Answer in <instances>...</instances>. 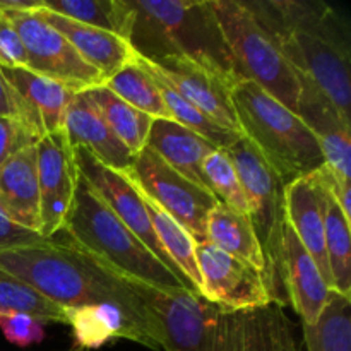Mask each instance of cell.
<instances>
[{
  "mask_svg": "<svg viewBox=\"0 0 351 351\" xmlns=\"http://www.w3.org/2000/svg\"><path fill=\"white\" fill-rule=\"evenodd\" d=\"M158 328L165 351H302L283 305L226 311L189 290L130 281Z\"/></svg>",
  "mask_w": 351,
  "mask_h": 351,
  "instance_id": "cell-1",
  "label": "cell"
},
{
  "mask_svg": "<svg viewBox=\"0 0 351 351\" xmlns=\"http://www.w3.org/2000/svg\"><path fill=\"white\" fill-rule=\"evenodd\" d=\"M0 271L33 287L38 293L64 308L115 305L139 335L143 346L161 350L154 319L129 280L119 276L74 245L43 243L0 252Z\"/></svg>",
  "mask_w": 351,
  "mask_h": 351,
  "instance_id": "cell-2",
  "label": "cell"
},
{
  "mask_svg": "<svg viewBox=\"0 0 351 351\" xmlns=\"http://www.w3.org/2000/svg\"><path fill=\"white\" fill-rule=\"evenodd\" d=\"M242 3L273 34L298 77L312 82L350 119L351 50L348 27L341 16L322 2L245 0Z\"/></svg>",
  "mask_w": 351,
  "mask_h": 351,
  "instance_id": "cell-3",
  "label": "cell"
},
{
  "mask_svg": "<svg viewBox=\"0 0 351 351\" xmlns=\"http://www.w3.org/2000/svg\"><path fill=\"white\" fill-rule=\"evenodd\" d=\"M129 9L125 41L137 58L146 62L167 57L187 58L230 86L237 74L211 0H125Z\"/></svg>",
  "mask_w": 351,
  "mask_h": 351,
  "instance_id": "cell-4",
  "label": "cell"
},
{
  "mask_svg": "<svg viewBox=\"0 0 351 351\" xmlns=\"http://www.w3.org/2000/svg\"><path fill=\"white\" fill-rule=\"evenodd\" d=\"M62 230L71 239V245L125 280L158 290L194 291L110 211L81 175L75 185L71 213Z\"/></svg>",
  "mask_w": 351,
  "mask_h": 351,
  "instance_id": "cell-5",
  "label": "cell"
},
{
  "mask_svg": "<svg viewBox=\"0 0 351 351\" xmlns=\"http://www.w3.org/2000/svg\"><path fill=\"white\" fill-rule=\"evenodd\" d=\"M230 96L240 134L287 184L324 165L317 139L293 110L252 81L233 84Z\"/></svg>",
  "mask_w": 351,
  "mask_h": 351,
  "instance_id": "cell-6",
  "label": "cell"
},
{
  "mask_svg": "<svg viewBox=\"0 0 351 351\" xmlns=\"http://www.w3.org/2000/svg\"><path fill=\"white\" fill-rule=\"evenodd\" d=\"M225 151L228 153L245 192L249 219L264 256V283L271 300L285 307L288 300L285 293L281 249L287 226V182L266 163L259 151L243 136Z\"/></svg>",
  "mask_w": 351,
  "mask_h": 351,
  "instance_id": "cell-7",
  "label": "cell"
},
{
  "mask_svg": "<svg viewBox=\"0 0 351 351\" xmlns=\"http://www.w3.org/2000/svg\"><path fill=\"white\" fill-rule=\"evenodd\" d=\"M211 7L239 77L242 81H252L295 112L300 81L290 62L281 53L273 34L242 2L211 0Z\"/></svg>",
  "mask_w": 351,
  "mask_h": 351,
  "instance_id": "cell-8",
  "label": "cell"
},
{
  "mask_svg": "<svg viewBox=\"0 0 351 351\" xmlns=\"http://www.w3.org/2000/svg\"><path fill=\"white\" fill-rule=\"evenodd\" d=\"M122 175L129 178L143 197L187 230L195 243L208 240V216L219 204L211 192L177 173L149 147L139 151L129 170Z\"/></svg>",
  "mask_w": 351,
  "mask_h": 351,
  "instance_id": "cell-9",
  "label": "cell"
},
{
  "mask_svg": "<svg viewBox=\"0 0 351 351\" xmlns=\"http://www.w3.org/2000/svg\"><path fill=\"white\" fill-rule=\"evenodd\" d=\"M23 40L27 71L57 81L74 91L105 84V77L88 64L57 29L45 24L34 12H7Z\"/></svg>",
  "mask_w": 351,
  "mask_h": 351,
  "instance_id": "cell-10",
  "label": "cell"
},
{
  "mask_svg": "<svg viewBox=\"0 0 351 351\" xmlns=\"http://www.w3.org/2000/svg\"><path fill=\"white\" fill-rule=\"evenodd\" d=\"M74 153L75 167H77L79 175L91 185L93 191L98 194V197L105 202L110 208V211L171 271L177 274L180 280H184L189 287L194 290L187 278L175 267V264L168 259L165 254L163 247L160 245L156 233H154L153 225H151L149 215L146 211V204H144L143 195L137 192L129 182L125 175L120 171L112 170V168L105 167L101 161L96 160L88 149L81 146L72 147ZM195 291V290H194Z\"/></svg>",
  "mask_w": 351,
  "mask_h": 351,
  "instance_id": "cell-11",
  "label": "cell"
},
{
  "mask_svg": "<svg viewBox=\"0 0 351 351\" xmlns=\"http://www.w3.org/2000/svg\"><path fill=\"white\" fill-rule=\"evenodd\" d=\"M201 297L226 311L257 308L271 304L264 276L250 264L223 252L209 242L195 245Z\"/></svg>",
  "mask_w": 351,
  "mask_h": 351,
  "instance_id": "cell-12",
  "label": "cell"
},
{
  "mask_svg": "<svg viewBox=\"0 0 351 351\" xmlns=\"http://www.w3.org/2000/svg\"><path fill=\"white\" fill-rule=\"evenodd\" d=\"M40 185V237L51 240L62 232L74 202L79 171L64 130L47 134L36 143Z\"/></svg>",
  "mask_w": 351,
  "mask_h": 351,
  "instance_id": "cell-13",
  "label": "cell"
},
{
  "mask_svg": "<svg viewBox=\"0 0 351 351\" xmlns=\"http://www.w3.org/2000/svg\"><path fill=\"white\" fill-rule=\"evenodd\" d=\"M136 60L147 74L170 86L175 93L187 99L206 117L215 120L218 125L240 132L230 96L232 86L228 82L187 58L167 57L156 64L143 58Z\"/></svg>",
  "mask_w": 351,
  "mask_h": 351,
  "instance_id": "cell-14",
  "label": "cell"
},
{
  "mask_svg": "<svg viewBox=\"0 0 351 351\" xmlns=\"http://www.w3.org/2000/svg\"><path fill=\"white\" fill-rule=\"evenodd\" d=\"M64 132L71 147H84L112 170L125 173L132 165L134 154L110 129L88 89L75 93L71 105L67 106Z\"/></svg>",
  "mask_w": 351,
  "mask_h": 351,
  "instance_id": "cell-15",
  "label": "cell"
},
{
  "mask_svg": "<svg viewBox=\"0 0 351 351\" xmlns=\"http://www.w3.org/2000/svg\"><path fill=\"white\" fill-rule=\"evenodd\" d=\"M283 283L288 304L300 315L302 324L314 326L329 300V288L311 254L287 223L283 233Z\"/></svg>",
  "mask_w": 351,
  "mask_h": 351,
  "instance_id": "cell-16",
  "label": "cell"
},
{
  "mask_svg": "<svg viewBox=\"0 0 351 351\" xmlns=\"http://www.w3.org/2000/svg\"><path fill=\"white\" fill-rule=\"evenodd\" d=\"M10 88L19 96L26 113V125L43 137L64 130L67 106L77 91L24 67H2Z\"/></svg>",
  "mask_w": 351,
  "mask_h": 351,
  "instance_id": "cell-17",
  "label": "cell"
},
{
  "mask_svg": "<svg viewBox=\"0 0 351 351\" xmlns=\"http://www.w3.org/2000/svg\"><path fill=\"white\" fill-rule=\"evenodd\" d=\"M33 12L45 24L51 26L62 36L67 38L69 43L77 50V53L91 67H95L105 77V81L112 77L113 74H117L120 69L136 60V53L122 36H117L108 31L99 29V27L75 23V21L58 16L51 10L43 9V7L33 10Z\"/></svg>",
  "mask_w": 351,
  "mask_h": 351,
  "instance_id": "cell-18",
  "label": "cell"
},
{
  "mask_svg": "<svg viewBox=\"0 0 351 351\" xmlns=\"http://www.w3.org/2000/svg\"><path fill=\"white\" fill-rule=\"evenodd\" d=\"M0 206L14 223L40 235L36 144L17 151L0 167Z\"/></svg>",
  "mask_w": 351,
  "mask_h": 351,
  "instance_id": "cell-19",
  "label": "cell"
},
{
  "mask_svg": "<svg viewBox=\"0 0 351 351\" xmlns=\"http://www.w3.org/2000/svg\"><path fill=\"white\" fill-rule=\"evenodd\" d=\"M285 213H287V223L298 237L304 249L315 261L326 285L332 291L328 254H326L322 204L317 185L311 175L288 182L285 187Z\"/></svg>",
  "mask_w": 351,
  "mask_h": 351,
  "instance_id": "cell-20",
  "label": "cell"
},
{
  "mask_svg": "<svg viewBox=\"0 0 351 351\" xmlns=\"http://www.w3.org/2000/svg\"><path fill=\"white\" fill-rule=\"evenodd\" d=\"M146 147L154 151L168 167L173 168L182 177L209 191L208 180L202 171V161L208 154L218 149L215 144L202 139L201 136L173 120L153 119Z\"/></svg>",
  "mask_w": 351,
  "mask_h": 351,
  "instance_id": "cell-21",
  "label": "cell"
},
{
  "mask_svg": "<svg viewBox=\"0 0 351 351\" xmlns=\"http://www.w3.org/2000/svg\"><path fill=\"white\" fill-rule=\"evenodd\" d=\"M206 237V242L264 273L263 250L254 233L249 215L235 211L219 202L209 213Z\"/></svg>",
  "mask_w": 351,
  "mask_h": 351,
  "instance_id": "cell-22",
  "label": "cell"
},
{
  "mask_svg": "<svg viewBox=\"0 0 351 351\" xmlns=\"http://www.w3.org/2000/svg\"><path fill=\"white\" fill-rule=\"evenodd\" d=\"M324 216L326 254H328L329 273H331L332 291L351 298V221L345 218L341 208L331 192L315 180Z\"/></svg>",
  "mask_w": 351,
  "mask_h": 351,
  "instance_id": "cell-23",
  "label": "cell"
},
{
  "mask_svg": "<svg viewBox=\"0 0 351 351\" xmlns=\"http://www.w3.org/2000/svg\"><path fill=\"white\" fill-rule=\"evenodd\" d=\"M67 324H71L72 328L75 348L86 351L96 350L119 338L143 345L139 335L134 331L125 315L115 305L99 304L69 308Z\"/></svg>",
  "mask_w": 351,
  "mask_h": 351,
  "instance_id": "cell-24",
  "label": "cell"
},
{
  "mask_svg": "<svg viewBox=\"0 0 351 351\" xmlns=\"http://www.w3.org/2000/svg\"><path fill=\"white\" fill-rule=\"evenodd\" d=\"M88 93L99 108V112L103 113L110 129L125 144L127 149L134 156L139 151H143L146 147V141L147 136H149L153 119L146 115V113L136 110L134 106H130L123 99H120L119 96L113 95L103 84L88 89Z\"/></svg>",
  "mask_w": 351,
  "mask_h": 351,
  "instance_id": "cell-25",
  "label": "cell"
},
{
  "mask_svg": "<svg viewBox=\"0 0 351 351\" xmlns=\"http://www.w3.org/2000/svg\"><path fill=\"white\" fill-rule=\"evenodd\" d=\"M144 199L146 211L149 215L151 225H153L154 233H156L160 245L163 247L168 259L175 264L178 271L189 280V283L194 287L195 293H201V274L197 267V257H195V240L189 235L185 228H182L175 219L165 211H161L158 206Z\"/></svg>",
  "mask_w": 351,
  "mask_h": 351,
  "instance_id": "cell-26",
  "label": "cell"
},
{
  "mask_svg": "<svg viewBox=\"0 0 351 351\" xmlns=\"http://www.w3.org/2000/svg\"><path fill=\"white\" fill-rule=\"evenodd\" d=\"M302 328L305 351H351V298L329 291L319 321Z\"/></svg>",
  "mask_w": 351,
  "mask_h": 351,
  "instance_id": "cell-27",
  "label": "cell"
},
{
  "mask_svg": "<svg viewBox=\"0 0 351 351\" xmlns=\"http://www.w3.org/2000/svg\"><path fill=\"white\" fill-rule=\"evenodd\" d=\"M103 86L130 106L149 115L151 119L171 120L156 81L137 64V60L120 69L117 74L106 79Z\"/></svg>",
  "mask_w": 351,
  "mask_h": 351,
  "instance_id": "cell-28",
  "label": "cell"
},
{
  "mask_svg": "<svg viewBox=\"0 0 351 351\" xmlns=\"http://www.w3.org/2000/svg\"><path fill=\"white\" fill-rule=\"evenodd\" d=\"M43 9L86 26L99 27L125 40L129 24L125 0H43Z\"/></svg>",
  "mask_w": 351,
  "mask_h": 351,
  "instance_id": "cell-29",
  "label": "cell"
},
{
  "mask_svg": "<svg viewBox=\"0 0 351 351\" xmlns=\"http://www.w3.org/2000/svg\"><path fill=\"white\" fill-rule=\"evenodd\" d=\"M27 314L40 322L67 324V308L53 304L33 287L0 271V315Z\"/></svg>",
  "mask_w": 351,
  "mask_h": 351,
  "instance_id": "cell-30",
  "label": "cell"
},
{
  "mask_svg": "<svg viewBox=\"0 0 351 351\" xmlns=\"http://www.w3.org/2000/svg\"><path fill=\"white\" fill-rule=\"evenodd\" d=\"M151 77H153V75H151ZM154 81H156L158 88H160L163 101L165 105H167L173 122L180 123L182 127L192 130V132H195L197 136H201L202 139L209 141V143L215 144L218 149H228L232 144H235L237 141L242 137V134L237 132V130H230L218 125L215 120H211L209 117H206L204 113L199 112L194 105H191L187 99L182 98L178 93H175L170 86L161 82L160 79H154Z\"/></svg>",
  "mask_w": 351,
  "mask_h": 351,
  "instance_id": "cell-31",
  "label": "cell"
},
{
  "mask_svg": "<svg viewBox=\"0 0 351 351\" xmlns=\"http://www.w3.org/2000/svg\"><path fill=\"white\" fill-rule=\"evenodd\" d=\"M202 171L208 180L209 191L221 204L243 215H249V204H247L242 182L225 149H215L211 154H208L202 161Z\"/></svg>",
  "mask_w": 351,
  "mask_h": 351,
  "instance_id": "cell-32",
  "label": "cell"
},
{
  "mask_svg": "<svg viewBox=\"0 0 351 351\" xmlns=\"http://www.w3.org/2000/svg\"><path fill=\"white\" fill-rule=\"evenodd\" d=\"M0 329L3 336L12 345L26 348L43 341V322L27 314H3L0 315Z\"/></svg>",
  "mask_w": 351,
  "mask_h": 351,
  "instance_id": "cell-33",
  "label": "cell"
},
{
  "mask_svg": "<svg viewBox=\"0 0 351 351\" xmlns=\"http://www.w3.org/2000/svg\"><path fill=\"white\" fill-rule=\"evenodd\" d=\"M40 139L41 137L21 120L0 117V167L17 151L34 146Z\"/></svg>",
  "mask_w": 351,
  "mask_h": 351,
  "instance_id": "cell-34",
  "label": "cell"
},
{
  "mask_svg": "<svg viewBox=\"0 0 351 351\" xmlns=\"http://www.w3.org/2000/svg\"><path fill=\"white\" fill-rule=\"evenodd\" d=\"M0 65L2 67H24L27 65L26 48L12 21L0 14Z\"/></svg>",
  "mask_w": 351,
  "mask_h": 351,
  "instance_id": "cell-35",
  "label": "cell"
},
{
  "mask_svg": "<svg viewBox=\"0 0 351 351\" xmlns=\"http://www.w3.org/2000/svg\"><path fill=\"white\" fill-rule=\"evenodd\" d=\"M43 242H47V240L41 239L36 232H31V230H26L14 223L0 206V252L19 249V247L38 245V243Z\"/></svg>",
  "mask_w": 351,
  "mask_h": 351,
  "instance_id": "cell-36",
  "label": "cell"
},
{
  "mask_svg": "<svg viewBox=\"0 0 351 351\" xmlns=\"http://www.w3.org/2000/svg\"><path fill=\"white\" fill-rule=\"evenodd\" d=\"M0 117H9V119L21 120L26 125V113H24L23 103H21L16 91L7 82L2 69H0Z\"/></svg>",
  "mask_w": 351,
  "mask_h": 351,
  "instance_id": "cell-37",
  "label": "cell"
},
{
  "mask_svg": "<svg viewBox=\"0 0 351 351\" xmlns=\"http://www.w3.org/2000/svg\"><path fill=\"white\" fill-rule=\"evenodd\" d=\"M43 7V0H0V14L33 12Z\"/></svg>",
  "mask_w": 351,
  "mask_h": 351,
  "instance_id": "cell-38",
  "label": "cell"
},
{
  "mask_svg": "<svg viewBox=\"0 0 351 351\" xmlns=\"http://www.w3.org/2000/svg\"><path fill=\"white\" fill-rule=\"evenodd\" d=\"M69 351H86V350H81V348H74V350H69Z\"/></svg>",
  "mask_w": 351,
  "mask_h": 351,
  "instance_id": "cell-39",
  "label": "cell"
}]
</instances>
